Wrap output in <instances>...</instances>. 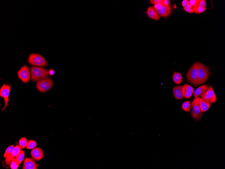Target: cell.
<instances>
[{
  "label": "cell",
  "mask_w": 225,
  "mask_h": 169,
  "mask_svg": "<svg viewBox=\"0 0 225 169\" xmlns=\"http://www.w3.org/2000/svg\"><path fill=\"white\" fill-rule=\"evenodd\" d=\"M211 74L208 68L201 63H198L197 85L204 84Z\"/></svg>",
  "instance_id": "cell-1"
},
{
  "label": "cell",
  "mask_w": 225,
  "mask_h": 169,
  "mask_svg": "<svg viewBox=\"0 0 225 169\" xmlns=\"http://www.w3.org/2000/svg\"><path fill=\"white\" fill-rule=\"evenodd\" d=\"M48 71L45 68L31 67L30 68L31 80L38 81L41 79L48 77Z\"/></svg>",
  "instance_id": "cell-2"
},
{
  "label": "cell",
  "mask_w": 225,
  "mask_h": 169,
  "mask_svg": "<svg viewBox=\"0 0 225 169\" xmlns=\"http://www.w3.org/2000/svg\"><path fill=\"white\" fill-rule=\"evenodd\" d=\"M28 63L33 66L45 67L47 65V62L44 57L38 54H31L28 57Z\"/></svg>",
  "instance_id": "cell-3"
},
{
  "label": "cell",
  "mask_w": 225,
  "mask_h": 169,
  "mask_svg": "<svg viewBox=\"0 0 225 169\" xmlns=\"http://www.w3.org/2000/svg\"><path fill=\"white\" fill-rule=\"evenodd\" d=\"M162 1L157 4L154 5L153 8L155 10L159 15L164 18L169 16L172 12V7L170 5L165 6L162 3Z\"/></svg>",
  "instance_id": "cell-4"
},
{
  "label": "cell",
  "mask_w": 225,
  "mask_h": 169,
  "mask_svg": "<svg viewBox=\"0 0 225 169\" xmlns=\"http://www.w3.org/2000/svg\"><path fill=\"white\" fill-rule=\"evenodd\" d=\"M53 84L51 79L48 77L37 81L36 87L39 91L44 93L51 89L53 87Z\"/></svg>",
  "instance_id": "cell-5"
},
{
  "label": "cell",
  "mask_w": 225,
  "mask_h": 169,
  "mask_svg": "<svg viewBox=\"0 0 225 169\" xmlns=\"http://www.w3.org/2000/svg\"><path fill=\"white\" fill-rule=\"evenodd\" d=\"M199 98H195L191 103L192 110L191 115L196 121L199 120L203 116V113L201 111L199 106Z\"/></svg>",
  "instance_id": "cell-6"
},
{
  "label": "cell",
  "mask_w": 225,
  "mask_h": 169,
  "mask_svg": "<svg viewBox=\"0 0 225 169\" xmlns=\"http://www.w3.org/2000/svg\"><path fill=\"white\" fill-rule=\"evenodd\" d=\"M198 63H195L189 69L187 74V81L194 85H197Z\"/></svg>",
  "instance_id": "cell-7"
},
{
  "label": "cell",
  "mask_w": 225,
  "mask_h": 169,
  "mask_svg": "<svg viewBox=\"0 0 225 169\" xmlns=\"http://www.w3.org/2000/svg\"><path fill=\"white\" fill-rule=\"evenodd\" d=\"M201 98L211 104L216 102V96L211 85L209 84V87L207 90L201 96Z\"/></svg>",
  "instance_id": "cell-8"
},
{
  "label": "cell",
  "mask_w": 225,
  "mask_h": 169,
  "mask_svg": "<svg viewBox=\"0 0 225 169\" xmlns=\"http://www.w3.org/2000/svg\"><path fill=\"white\" fill-rule=\"evenodd\" d=\"M18 76L24 83H27L30 80L31 73L27 66H23L18 72Z\"/></svg>",
  "instance_id": "cell-9"
},
{
  "label": "cell",
  "mask_w": 225,
  "mask_h": 169,
  "mask_svg": "<svg viewBox=\"0 0 225 169\" xmlns=\"http://www.w3.org/2000/svg\"><path fill=\"white\" fill-rule=\"evenodd\" d=\"M10 85L4 84L0 89V96L4 99L5 105L2 109V110H5L6 107L8 106V102L9 100V96L10 91Z\"/></svg>",
  "instance_id": "cell-10"
},
{
  "label": "cell",
  "mask_w": 225,
  "mask_h": 169,
  "mask_svg": "<svg viewBox=\"0 0 225 169\" xmlns=\"http://www.w3.org/2000/svg\"><path fill=\"white\" fill-rule=\"evenodd\" d=\"M38 166V164L33 158H26L24 161L23 169H37Z\"/></svg>",
  "instance_id": "cell-11"
},
{
  "label": "cell",
  "mask_w": 225,
  "mask_h": 169,
  "mask_svg": "<svg viewBox=\"0 0 225 169\" xmlns=\"http://www.w3.org/2000/svg\"><path fill=\"white\" fill-rule=\"evenodd\" d=\"M31 155L35 160L40 161L43 158L44 154L42 150L40 147H35L31 150Z\"/></svg>",
  "instance_id": "cell-12"
},
{
  "label": "cell",
  "mask_w": 225,
  "mask_h": 169,
  "mask_svg": "<svg viewBox=\"0 0 225 169\" xmlns=\"http://www.w3.org/2000/svg\"><path fill=\"white\" fill-rule=\"evenodd\" d=\"M182 90L184 98L190 99L194 92V89L190 85L185 84L182 86Z\"/></svg>",
  "instance_id": "cell-13"
},
{
  "label": "cell",
  "mask_w": 225,
  "mask_h": 169,
  "mask_svg": "<svg viewBox=\"0 0 225 169\" xmlns=\"http://www.w3.org/2000/svg\"><path fill=\"white\" fill-rule=\"evenodd\" d=\"M21 150V147L18 145H17L14 147V150L11 155L7 159H5V163L6 165H9L11 163L12 161L15 159L18 154Z\"/></svg>",
  "instance_id": "cell-14"
},
{
  "label": "cell",
  "mask_w": 225,
  "mask_h": 169,
  "mask_svg": "<svg viewBox=\"0 0 225 169\" xmlns=\"http://www.w3.org/2000/svg\"><path fill=\"white\" fill-rule=\"evenodd\" d=\"M172 92L174 98L176 99L182 100L184 98L182 90V86L173 87Z\"/></svg>",
  "instance_id": "cell-15"
},
{
  "label": "cell",
  "mask_w": 225,
  "mask_h": 169,
  "mask_svg": "<svg viewBox=\"0 0 225 169\" xmlns=\"http://www.w3.org/2000/svg\"><path fill=\"white\" fill-rule=\"evenodd\" d=\"M209 87L207 84L203 85L196 89L194 91L193 96L195 98L198 97L199 96H201L208 89Z\"/></svg>",
  "instance_id": "cell-16"
},
{
  "label": "cell",
  "mask_w": 225,
  "mask_h": 169,
  "mask_svg": "<svg viewBox=\"0 0 225 169\" xmlns=\"http://www.w3.org/2000/svg\"><path fill=\"white\" fill-rule=\"evenodd\" d=\"M147 14L148 17L152 19L158 21L160 17L155 10L152 6H149L147 10Z\"/></svg>",
  "instance_id": "cell-17"
},
{
  "label": "cell",
  "mask_w": 225,
  "mask_h": 169,
  "mask_svg": "<svg viewBox=\"0 0 225 169\" xmlns=\"http://www.w3.org/2000/svg\"><path fill=\"white\" fill-rule=\"evenodd\" d=\"M211 105V103L207 102L205 100L199 98V106L202 113L206 112Z\"/></svg>",
  "instance_id": "cell-18"
},
{
  "label": "cell",
  "mask_w": 225,
  "mask_h": 169,
  "mask_svg": "<svg viewBox=\"0 0 225 169\" xmlns=\"http://www.w3.org/2000/svg\"><path fill=\"white\" fill-rule=\"evenodd\" d=\"M173 80L175 84L177 85L181 84L183 80V77L180 72H175L172 77Z\"/></svg>",
  "instance_id": "cell-19"
},
{
  "label": "cell",
  "mask_w": 225,
  "mask_h": 169,
  "mask_svg": "<svg viewBox=\"0 0 225 169\" xmlns=\"http://www.w3.org/2000/svg\"><path fill=\"white\" fill-rule=\"evenodd\" d=\"M15 146L13 145H11L9 146L6 149L4 155H3V157L5 158V159H7L9 158L10 155H11Z\"/></svg>",
  "instance_id": "cell-20"
},
{
  "label": "cell",
  "mask_w": 225,
  "mask_h": 169,
  "mask_svg": "<svg viewBox=\"0 0 225 169\" xmlns=\"http://www.w3.org/2000/svg\"><path fill=\"white\" fill-rule=\"evenodd\" d=\"M182 109L186 112H190L191 107V103L190 101H187L182 104Z\"/></svg>",
  "instance_id": "cell-21"
},
{
  "label": "cell",
  "mask_w": 225,
  "mask_h": 169,
  "mask_svg": "<svg viewBox=\"0 0 225 169\" xmlns=\"http://www.w3.org/2000/svg\"><path fill=\"white\" fill-rule=\"evenodd\" d=\"M37 143L33 140H30L27 142L26 145V148L27 149H33L37 146Z\"/></svg>",
  "instance_id": "cell-22"
},
{
  "label": "cell",
  "mask_w": 225,
  "mask_h": 169,
  "mask_svg": "<svg viewBox=\"0 0 225 169\" xmlns=\"http://www.w3.org/2000/svg\"><path fill=\"white\" fill-rule=\"evenodd\" d=\"M25 157V152L24 151L21 150L18 154L16 158L20 164L22 163Z\"/></svg>",
  "instance_id": "cell-23"
},
{
  "label": "cell",
  "mask_w": 225,
  "mask_h": 169,
  "mask_svg": "<svg viewBox=\"0 0 225 169\" xmlns=\"http://www.w3.org/2000/svg\"><path fill=\"white\" fill-rule=\"evenodd\" d=\"M20 163L16 158L13 159L10 164V167L12 169H17L19 167Z\"/></svg>",
  "instance_id": "cell-24"
},
{
  "label": "cell",
  "mask_w": 225,
  "mask_h": 169,
  "mask_svg": "<svg viewBox=\"0 0 225 169\" xmlns=\"http://www.w3.org/2000/svg\"><path fill=\"white\" fill-rule=\"evenodd\" d=\"M27 142V139L26 138H21L19 140V143L21 148L24 149L25 147L26 146Z\"/></svg>",
  "instance_id": "cell-25"
},
{
  "label": "cell",
  "mask_w": 225,
  "mask_h": 169,
  "mask_svg": "<svg viewBox=\"0 0 225 169\" xmlns=\"http://www.w3.org/2000/svg\"><path fill=\"white\" fill-rule=\"evenodd\" d=\"M206 9V8H203V7L198 6L194 7V12L197 14L203 13L205 11Z\"/></svg>",
  "instance_id": "cell-26"
},
{
  "label": "cell",
  "mask_w": 225,
  "mask_h": 169,
  "mask_svg": "<svg viewBox=\"0 0 225 169\" xmlns=\"http://www.w3.org/2000/svg\"><path fill=\"white\" fill-rule=\"evenodd\" d=\"M183 9L188 13H192L194 12V8L190 3L186 6L183 7Z\"/></svg>",
  "instance_id": "cell-27"
},
{
  "label": "cell",
  "mask_w": 225,
  "mask_h": 169,
  "mask_svg": "<svg viewBox=\"0 0 225 169\" xmlns=\"http://www.w3.org/2000/svg\"><path fill=\"white\" fill-rule=\"evenodd\" d=\"M198 6L203 7V8H206V1L205 0H199Z\"/></svg>",
  "instance_id": "cell-28"
},
{
  "label": "cell",
  "mask_w": 225,
  "mask_h": 169,
  "mask_svg": "<svg viewBox=\"0 0 225 169\" xmlns=\"http://www.w3.org/2000/svg\"><path fill=\"white\" fill-rule=\"evenodd\" d=\"M190 3L193 8L198 6L199 0H190Z\"/></svg>",
  "instance_id": "cell-29"
},
{
  "label": "cell",
  "mask_w": 225,
  "mask_h": 169,
  "mask_svg": "<svg viewBox=\"0 0 225 169\" xmlns=\"http://www.w3.org/2000/svg\"><path fill=\"white\" fill-rule=\"evenodd\" d=\"M162 1V0H151L149 1L150 3L152 4L155 5Z\"/></svg>",
  "instance_id": "cell-30"
},
{
  "label": "cell",
  "mask_w": 225,
  "mask_h": 169,
  "mask_svg": "<svg viewBox=\"0 0 225 169\" xmlns=\"http://www.w3.org/2000/svg\"><path fill=\"white\" fill-rule=\"evenodd\" d=\"M190 3V1H188V0H184V1L182 2V5H183V6L184 7Z\"/></svg>",
  "instance_id": "cell-31"
},
{
  "label": "cell",
  "mask_w": 225,
  "mask_h": 169,
  "mask_svg": "<svg viewBox=\"0 0 225 169\" xmlns=\"http://www.w3.org/2000/svg\"><path fill=\"white\" fill-rule=\"evenodd\" d=\"M48 73L50 75L52 76H53V75H54L55 73V71L54 70H53V69H51L49 71Z\"/></svg>",
  "instance_id": "cell-32"
}]
</instances>
